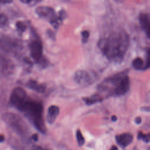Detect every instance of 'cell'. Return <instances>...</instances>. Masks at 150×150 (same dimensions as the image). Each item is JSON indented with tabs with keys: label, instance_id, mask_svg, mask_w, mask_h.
<instances>
[{
	"label": "cell",
	"instance_id": "obj_1",
	"mask_svg": "<svg viewBox=\"0 0 150 150\" xmlns=\"http://www.w3.org/2000/svg\"><path fill=\"white\" fill-rule=\"evenodd\" d=\"M9 103L23 112L39 132L46 133V128L43 118V105L41 103L32 100L24 89L17 87L11 94Z\"/></svg>",
	"mask_w": 150,
	"mask_h": 150
},
{
	"label": "cell",
	"instance_id": "obj_2",
	"mask_svg": "<svg viewBox=\"0 0 150 150\" xmlns=\"http://www.w3.org/2000/svg\"><path fill=\"white\" fill-rule=\"evenodd\" d=\"M129 45V36L122 29L112 32L107 37L100 39L97 43L103 54L109 60L117 63L122 60Z\"/></svg>",
	"mask_w": 150,
	"mask_h": 150
},
{
	"label": "cell",
	"instance_id": "obj_3",
	"mask_svg": "<svg viewBox=\"0 0 150 150\" xmlns=\"http://www.w3.org/2000/svg\"><path fill=\"white\" fill-rule=\"evenodd\" d=\"M129 87L128 70H124L105 78L97 88L99 92L107 96H121L128 92Z\"/></svg>",
	"mask_w": 150,
	"mask_h": 150
},
{
	"label": "cell",
	"instance_id": "obj_4",
	"mask_svg": "<svg viewBox=\"0 0 150 150\" xmlns=\"http://www.w3.org/2000/svg\"><path fill=\"white\" fill-rule=\"evenodd\" d=\"M1 118L17 134L23 138L27 137L28 134V126L18 115L12 112H5L2 114Z\"/></svg>",
	"mask_w": 150,
	"mask_h": 150
},
{
	"label": "cell",
	"instance_id": "obj_5",
	"mask_svg": "<svg viewBox=\"0 0 150 150\" xmlns=\"http://www.w3.org/2000/svg\"><path fill=\"white\" fill-rule=\"evenodd\" d=\"M32 37L31 38L29 43L30 56L36 63L40 64L42 66H46L47 61L43 56L42 43L40 38L32 29Z\"/></svg>",
	"mask_w": 150,
	"mask_h": 150
},
{
	"label": "cell",
	"instance_id": "obj_6",
	"mask_svg": "<svg viewBox=\"0 0 150 150\" xmlns=\"http://www.w3.org/2000/svg\"><path fill=\"white\" fill-rule=\"evenodd\" d=\"M35 12L39 17L47 19L50 25L55 29H57L59 26V21H62L66 16L64 11H60L59 14L57 15L52 8L47 6H38Z\"/></svg>",
	"mask_w": 150,
	"mask_h": 150
},
{
	"label": "cell",
	"instance_id": "obj_7",
	"mask_svg": "<svg viewBox=\"0 0 150 150\" xmlns=\"http://www.w3.org/2000/svg\"><path fill=\"white\" fill-rule=\"evenodd\" d=\"M74 79L77 83L82 86H88L94 81L91 75L88 71L83 70H77L74 73Z\"/></svg>",
	"mask_w": 150,
	"mask_h": 150
},
{
	"label": "cell",
	"instance_id": "obj_8",
	"mask_svg": "<svg viewBox=\"0 0 150 150\" xmlns=\"http://www.w3.org/2000/svg\"><path fill=\"white\" fill-rule=\"evenodd\" d=\"M117 143L122 148H125L133 141V135L130 133H123L115 136Z\"/></svg>",
	"mask_w": 150,
	"mask_h": 150
},
{
	"label": "cell",
	"instance_id": "obj_9",
	"mask_svg": "<svg viewBox=\"0 0 150 150\" xmlns=\"http://www.w3.org/2000/svg\"><path fill=\"white\" fill-rule=\"evenodd\" d=\"M140 25L146 36L150 39V16L145 13H141L139 15Z\"/></svg>",
	"mask_w": 150,
	"mask_h": 150
},
{
	"label": "cell",
	"instance_id": "obj_10",
	"mask_svg": "<svg viewBox=\"0 0 150 150\" xmlns=\"http://www.w3.org/2000/svg\"><path fill=\"white\" fill-rule=\"evenodd\" d=\"M1 48L4 49L6 51H12L13 49L18 48L19 46V43L17 42H15L13 40L11 39L10 38L4 37L1 38Z\"/></svg>",
	"mask_w": 150,
	"mask_h": 150
},
{
	"label": "cell",
	"instance_id": "obj_11",
	"mask_svg": "<svg viewBox=\"0 0 150 150\" xmlns=\"http://www.w3.org/2000/svg\"><path fill=\"white\" fill-rule=\"evenodd\" d=\"M59 108L57 105H52L49 107L46 115V120L49 124H52L55 121L59 114Z\"/></svg>",
	"mask_w": 150,
	"mask_h": 150
},
{
	"label": "cell",
	"instance_id": "obj_12",
	"mask_svg": "<svg viewBox=\"0 0 150 150\" xmlns=\"http://www.w3.org/2000/svg\"><path fill=\"white\" fill-rule=\"evenodd\" d=\"M25 85L29 88L39 93H43L46 90V86L45 84L39 83L35 80H29Z\"/></svg>",
	"mask_w": 150,
	"mask_h": 150
},
{
	"label": "cell",
	"instance_id": "obj_13",
	"mask_svg": "<svg viewBox=\"0 0 150 150\" xmlns=\"http://www.w3.org/2000/svg\"><path fill=\"white\" fill-rule=\"evenodd\" d=\"M103 97L98 93H96L91 95L90 97L83 98V100L84 101L86 104L88 105H92L96 103H99L102 101Z\"/></svg>",
	"mask_w": 150,
	"mask_h": 150
},
{
	"label": "cell",
	"instance_id": "obj_14",
	"mask_svg": "<svg viewBox=\"0 0 150 150\" xmlns=\"http://www.w3.org/2000/svg\"><path fill=\"white\" fill-rule=\"evenodd\" d=\"M132 66L135 70H144V66L143 60L139 57L135 58L132 62Z\"/></svg>",
	"mask_w": 150,
	"mask_h": 150
},
{
	"label": "cell",
	"instance_id": "obj_15",
	"mask_svg": "<svg viewBox=\"0 0 150 150\" xmlns=\"http://www.w3.org/2000/svg\"><path fill=\"white\" fill-rule=\"evenodd\" d=\"M76 135V138H77V141L79 145L82 146L85 142V139H84V138L80 129L77 130Z\"/></svg>",
	"mask_w": 150,
	"mask_h": 150
},
{
	"label": "cell",
	"instance_id": "obj_16",
	"mask_svg": "<svg viewBox=\"0 0 150 150\" xmlns=\"http://www.w3.org/2000/svg\"><path fill=\"white\" fill-rule=\"evenodd\" d=\"M15 25L17 30L21 33L25 32L27 28V25L23 21H17L16 22Z\"/></svg>",
	"mask_w": 150,
	"mask_h": 150
},
{
	"label": "cell",
	"instance_id": "obj_17",
	"mask_svg": "<svg viewBox=\"0 0 150 150\" xmlns=\"http://www.w3.org/2000/svg\"><path fill=\"white\" fill-rule=\"evenodd\" d=\"M137 138L139 139H142L145 142H150V133L148 134H144L143 132L139 131L138 133Z\"/></svg>",
	"mask_w": 150,
	"mask_h": 150
},
{
	"label": "cell",
	"instance_id": "obj_18",
	"mask_svg": "<svg viewBox=\"0 0 150 150\" xmlns=\"http://www.w3.org/2000/svg\"><path fill=\"white\" fill-rule=\"evenodd\" d=\"M81 41L83 43H85L87 42L89 36H90V33L87 30H84L81 32Z\"/></svg>",
	"mask_w": 150,
	"mask_h": 150
},
{
	"label": "cell",
	"instance_id": "obj_19",
	"mask_svg": "<svg viewBox=\"0 0 150 150\" xmlns=\"http://www.w3.org/2000/svg\"><path fill=\"white\" fill-rule=\"evenodd\" d=\"M150 67V47L148 49L146 52V64L144 66V70L147 69Z\"/></svg>",
	"mask_w": 150,
	"mask_h": 150
},
{
	"label": "cell",
	"instance_id": "obj_20",
	"mask_svg": "<svg viewBox=\"0 0 150 150\" xmlns=\"http://www.w3.org/2000/svg\"><path fill=\"white\" fill-rule=\"evenodd\" d=\"M8 21L7 17L3 13L1 14L0 16V23H1V26L2 27L3 26H5Z\"/></svg>",
	"mask_w": 150,
	"mask_h": 150
},
{
	"label": "cell",
	"instance_id": "obj_21",
	"mask_svg": "<svg viewBox=\"0 0 150 150\" xmlns=\"http://www.w3.org/2000/svg\"><path fill=\"white\" fill-rule=\"evenodd\" d=\"M21 2L25 3L26 4L28 5H35L36 3L39 2L38 1H32V0H28V1H21Z\"/></svg>",
	"mask_w": 150,
	"mask_h": 150
},
{
	"label": "cell",
	"instance_id": "obj_22",
	"mask_svg": "<svg viewBox=\"0 0 150 150\" xmlns=\"http://www.w3.org/2000/svg\"><path fill=\"white\" fill-rule=\"evenodd\" d=\"M142 122V119L140 117H137L135 119V122L137 124H141Z\"/></svg>",
	"mask_w": 150,
	"mask_h": 150
},
{
	"label": "cell",
	"instance_id": "obj_23",
	"mask_svg": "<svg viewBox=\"0 0 150 150\" xmlns=\"http://www.w3.org/2000/svg\"><path fill=\"white\" fill-rule=\"evenodd\" d=\"M141 110L144 111H146V112H150V106L143 107L141 108Z\"/></svg>",
	"mask_w": 150,
	"mask_h": 150
},
{
	"label": "cell",
	"instance_id": "obj_24",
	"mask_svg": "<svg viewBox=\"0 0 150 150\" xmlns=\"http://www.w3.org/2000/svg\"><path fill=\"white\" fill-rule=\"evenodd\" d=\"M31 150H47V149H45L42 147L38 146H34L33 147H32Z\"/></svg>",
	"mask_w": 150,
	"mask_h": 150
},
{
	"label": "cell",
	"instance_id": "obj_25",
	"mask_svg": "<svg viewBox=\"0 0 150 150\" xmlns=\"http://www.w3.org/2000/svg\"><path fill=\"white\" fill-rule=\"evenodd\" d=\"M32 139H33V141H37L38 139V135L36 134H33V135H32Z\"/></svg>",
	"mask_w": 150,
	"mask_h": 150
},
{
	"label": "cell",
	"instance_id": "obj_26",
	"mask_svg": "<svg viewBox=\"0 0 150 150\" xmlns=\"http://www.w3.org/2000/svg\"><path fill=\"white\" fill-rule=\"evenodd\" d=\"M49 31H50V32H49L47 31V33H48L49 37H50L51 38H54V35L53 31H52V30H49Z\"/></svg>",
	"mask_w": 150,
	"mask_h": 150
},
{
	"label": "cell",
	"instance_id": "obj_27",
	"mask_svg": "<svg viewBox=\"0 0 150 150\" xmlns=\"http://www.w3.org/2000/svg\"><path fill=\"white\" fill-rule=\"evenodd\" d=\"M117 120V117L115 116V115H112L111 117V120L113 121V122H115Z\"/></svg>",
	"mask_w": 150,
	"mask_h": 150
},
{
	"label": "cell",
	"instance_id": "obj_28",
	"mask_svg": "<svg viewBox=\"0 0 150 150\" xmlns=\"http://www.w3.org/2000/svg\"><path fill=\"white\" fill-rule=\"evenodd\" d=\"M110 150H118V149L115 145H113L111 146V148H110Z\"/></svg>",
	"mask_w": 150,
	"mask_h": 150
},
{
	"label": "cell",
	"instance_id": "obj_29",
	"mask_svg": "<svg viewBox=\"0 0 150 150\" xmlns=\"http://www.w3.org/2000/svg\"><path fill=\"white\" fill-rule=\"evenodd\" d=\"M4 140H5V138H4V136L3 135H1V139H0V141H1V142H3Z\"/></svg>",
	"mask_w": 150,
	"mask_h": 150
},
{
	"label": "cell",
	"instance_id": "obj_30",
	"mask_svg": "<svg viewBox=\"0 0 150 150\" xmlns=\"http://www.w3.org/2000/svg\"><path fill=\"white\" fill-rule=\"evenodd\" d=\"M12 1H1V2L2 3H4V4H6V3H11V2H12Z\"/></svg>",
	"mask_w": 150,
	"mask_h": 150
}]
</instances>
